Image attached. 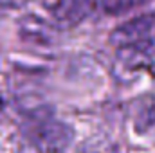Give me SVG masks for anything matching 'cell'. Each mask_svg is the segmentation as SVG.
<instances>
[{"instance_id": "obj_1", "label": "cell", "mask_w": 155, "mask_h": 153, "mask_svg": "<svg viewBox=\"0 0 155 153\" xmlns=\"http://www.w3.org/2000/svg\"><path fill=\"white\" fill-rule=\"evenodd\" d=\"M153 22V15H141L119 25L110 34V43L124 69L139 70L150 63Z\"/></svg>"}, {"instance_id": "obj_2", "label": "cell", "mask_w": 155, "mask_h": 153, "mask_svg": "<svg viewBox=\"0 0 155 153\" xmlns=\"http://www.w3.org/2000/svg\"><path fill=\"white\" fill-rule=\"evenodd\" d=\"M29 122V137L41 153H61L71 146L74 137L72 128L52 114L41 110L31 115Z\"/></svg>"}, {"instance_id": "obj_3", "label": "cell", "mask_w": 155, "mask_h": 153, "mask_svg": "<svg viewBox=\"0 0 155 153\" xmlns=\"http://www.w3.org/2000/svg\"><path fill=\"white\" fill-rule=\"evenodd\" d=\"M41 5L58 25L74 27L88 16L92 0H41Z\"/></svg>"}, {"instance_id": "obj_4", "label": "cell", "mask_w": 155, "mask_h": 153, "mask_svg": "<svg viewBox=\"0 0 155 153\" xmlns=\"http://www.w3.org/2000/svg\"><path fill=\"white\" fill-rule=\"evenodd\" d=\"M18 33L22 40L36 47H51L54 43L52 25L45 24L41 18L35 15H25L18 20Z\"/></svg>"}, {"instance_id": "obj_5", "label": "cell", "mask_w": 155, "mask_h": 153, "mask_svg": "<svg viewBox=\"0 0 155 153\" xmlns=\"http://www.w3.org/2000/svg\"><path fill=\"white\" fill-rule=\"evenodd\" d=\"M155 121V103L152 99H144L137 103V115H135V128L144 130Z\"/></svg>"}, {"instance_id": "obj_6", "label": "cell", "mask_w": 155, "mask_h": 153, "mask_svg": "<svg viewBox=\"0 0 155 153\" xmlns=\"http://www.w3.org/2000/svg\"><path fill=\"white\" fill-rule=\"evenodd\" d=\"M148 0H96V4L108 15H119L124 11H130L135 5H143Z\"/></svg>"}, {"instance_id": "obj_7", "label": "cell", "mask_w": 155, "mask_h": 153, "mask_svg": "<svg viewBox=\"0 0 155 153\" xmlns=\"http://www.w3.org/2000/svg\"><path fill=\"white\" fill-rule=\"evenodd\" d=\"M76 153H117L116 146L107 137H92L85 141Z\"/></svg>"}, {"instance_id": "obj_8", "label": "cell", "mask_w": 155, "mask_h": 153, "mask_svg": "<svg viewBox=\"0 0 155 153\" xmlns=\"http://www.w3.org/2000/svg\"><path fill=\"white\" fill-rule=\"evenodd\" d=\"M24 4H27V0H0V7H5V9H16V7H22Z\"/></svg>"}]
</instances>
